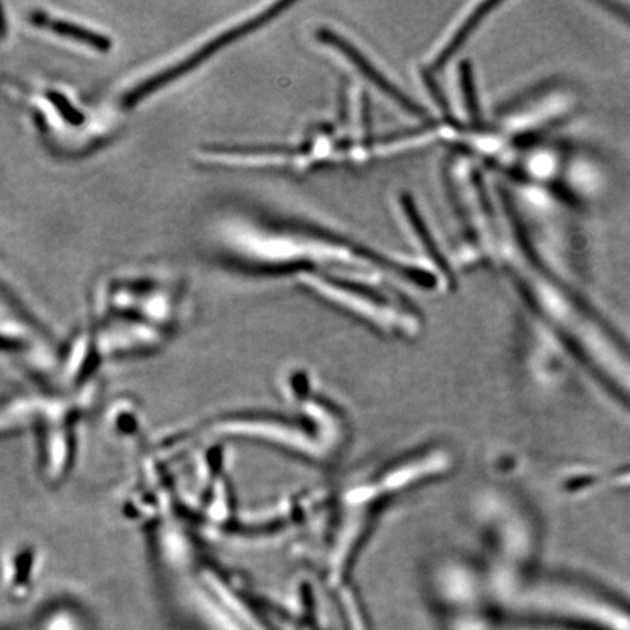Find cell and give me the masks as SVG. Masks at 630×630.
Instances as JSON below:
<instances>
[{
	"label": "cell",
	"mask_w": 630,
	"mask_h": 630,
	"mask_svg": "<svg viewBox=\"0 0 630 630\" xmlns=\"http://www.w3.org/2000/svg\"><path fill=\"white\" fill-rule=\"evenodd\" d=\"M315 36H317L319 45L326 47L337 58H341L351 69H354L357 77L364 79L366 83L373 85L378 92L394 102L400 110L415 116L417 119H426L427 112L425 108L415 98L408 96L402 87H398L396 81L385 73L384 69L368 53H365L364 49H360V46L355 45L354 41L346 39L342 32L327 27L318 28Z\"/></svg>",
	"instance_id": "3957f363"
},
{
	"label": "cell",
	"mask_w": 630,
	"mask_h": 630,
	"mask_svg": "<svg viewBox=\"0 0 630 630\" xmlns=\"http://www.w3.org/2000/svg\"><path fill=\"white\" fill-rule=\"evenodd\" d=\"M398 209L407 232L411 233V237L415 242L416 247L420 248L423 257L431 263L436 274H440L442 277H449L450 282H453L454 274L451 270L453 267H451L449 258H446L444 250L440 247L439 239L431 232L425 216L417 208L413 197L411 195L400 196Z\"/></svg>",
	"instance_id": "5b68a950"
},
{
	"label": "cell",
	"mask_w": 630,
	"mask_h": 630,
	"mask_svg": "<svg viewBox=\"0 0 630 630\" xmlns=\"http://www.w3.org/2000/svg\"><path fill=\"white\" fill-rule=\"evenodd\" d=\"M501 7L500 2L473 4L472 11L460 17V20L451 28L445 39H442L440 45L436 46L434 53H431V68L440 70L449 65L455 58V55H459V51L463 49L465 42L472 39V36L479 30L482 22L486 21L492 16V12Z\"/></svg>",
	"instance_id": "52a82bcc"
},
{
	"label": "cell",
	"mask_w": 630,
	"mask_h": 630,
	"mask_svg": "<svg viewBox=\"0 0 630 630\" xmlns=\"http://www.w3.org/2000/svg\"><path fill=\"white\" fill-rule=\"evenodd\" d=\"M83 616L77 611H51L42 616L39 622L21 630H89Z\"/></svg>",
	"instance_id": "9c48e42d"
},
{
	"label": "cell",
	"mask_w": 630,
	"mask_h": 630,
	"mask_svg": "<svg viewBox=\"0 0 630 630\" xmlns=\"http://www.w3.org/2000/svg\"><path fill=\"white\" fill-rule=\"evenodd\" d=\"M42 135L60 150H83L105 138L107 130L70 93L60 88H36L20 93Z\"/></svg>",
	"instance_id": "7a4b0ae2"
},
{
	"label": "cell",
	"mask_w": 630,
	"mask_h": 630,
	"mask_svg": "<svg viewBox=\"0 0 630 630\" xmlns=\"http://www.w3.org/2000/svg\"><path fill=\"white\" fill-rule=\"evenodd\" d=\"M459 92L465 119H467L472 129L478 130V126L482 124L481 97H479V88L472 66L469 63L460 66Z\"/></svg>",
	"instance_id": "ba28073f"
},
{
	"label": "cell",
	"mask_w": 630,
	"mask_h": 630,
	"mask_svg": "<svg viewBox=\"0 0 630 630\" xmlns=\"http://www.w3.org/2000/svg\"><path fill=\"white\" fill-rule=\"evenodd\" d=\"M28 20H30L31 26L40 28L42 31L72 41L75 45L88 47L89 50L97 51V53H107L112 46L110 37L102 35V32L82 26L77 21L68 20V18L55 16L50 11L32 9Z\"/></svg>",
	"instance_id": "8992f818"
},
{
	"label": "cell",
	"mask_w": 630,
	"mask_h": 630,
	"mask_svg": "<svg viewBox=\"0 0 630 630\" xmlns=\"http://www.w3.org/2000/svg\"><path fill=\"white\" fill-rule=\"evenodd\" d=\"M291 7H294L293 2L266 3L265 7L256 9L250 16L239 17L238 20L229 22L228 26L218 28L210 36L197 41L189 50L183 51L176 59L159 66L154 73L144 75L138 81L129 85L121 92L119 98L120 107L127 110V108L138 106L139 102L147 100L148 97L154 96L159 89L166 88L167 85L191 72V69H195L196 66L206 62L211 56L223 50L225 46L242 39L248 32L265 26L266 22L275 20L285 9Z\"/></svg>",
	"instance_id": "6da1fadb"
},
{
	"label": "cell",
	"mask_w": 630,
	"mask_h": 630,
	"mask_svg": "<svg viewBox=\"0 0 630 630\" xmlns=\"http://www.w3.org/2000/svg\"><path fill=\"white\" fill-rule=\"evenodd\" d=\"M568 97L557 88H542L519 98L500 117V131L510 136H525L543 129L565 112Z\"/></svg>",
	"instance_id": "277c9868"
}]
</instances>
